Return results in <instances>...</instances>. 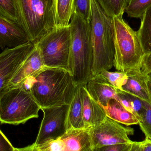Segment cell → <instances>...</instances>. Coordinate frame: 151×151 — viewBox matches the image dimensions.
<instances>
[{
	"mask_svg": "<svg viewBox=\"0 0 151 151\" xmlns=\"http://www.w3.org/2000/svg\"><path fill=\"white\" fill-rule=\"evenodd\" d=\"M76 85L69 71L45 67L20 87L29 91L41 108L70 105Z\"/></svg>",
	"mask_w": 151,
	"mask_h": 151,
	"instance_id": "1",
	"label": "cell"
},
{
	"mask_svg": "<svg viewBox=\"0 0 151 151\" xmlns=\"http://www.w3.org/2000/svg\"><path fill=\"white\" fill-rule=\"evenodd\" d=\"M70 49L69 71L76 86L92 78L93 54L90 21L73 12L70 23Z\"/></svg>",
	"mask_w": 151,
	"mask_h": 151,
	"instance_id": "2",
	"label": "cell"
},
{
	"mask_svg": "<svg viewBox=\"0 0 151 151\" xmlns=\"http://www.w3.org/2000/svg\"><path fill=\"white\" fill-rule=\"evenodd\" d=\"M90 23L93 54L92 77L114 66V58L112 18L104 12L96 0H91Z\"/></svg>",
	"mask_w": 151,
	"mask_h": 151,
	"instance_id": "3",
	"label": "cell"
},
{
	"mask_svg": "<svg viewBox=\"0 0 151 151\" xmlns=\"http://www.w3.org/2000/svg\"><path fill=\"white\" fill-rule=\"evenodd\" d=\"M114 58V66L117 71L127 73L142 70L145 54L134 31L125 22L123 15L112 18Z\"/></svg>",
	"mask_w": 151,
	"mask_h": 151,
	"instance_id": "4",
	"label": "cell"
},
{
	"mask_svg": "<svg viewBox=\"0 0 151 151\" xmlns=\"http://www.w3.org/2000/svg\"><path fill=\"white\" fill-rule=\"evenodd\" d=\"M20 24L35 44L56 27V0H16Z\"/></svg>",
	"mask_w": 151,
	"mask_h": 151,
	"instance_id": "5",
	"label": "cell"
},
{
	"mask_svg": "<svg viewBox=\"0 0 151 151\" xmlns=\"http://www.w3.org/2000/svg\"><path fill=\"white\" fill-rule=\"evenodd\" d=\"M41 110L31 93L22 87H7L0 95L1 124H24L39 117Z\"/></svg>",
	"mask_w": 151,
	"mask_h": 151,
	"instance_id": "6",
	"label": "cell"
},
{
	"mask_svg": "<svg viewBox=\"0 0 151 151\" xmlns=\"http://www.w3.org/2000/svg\"><path fill=\"white\" fill-rule=\"evenodd\" d=\"M71 32L69 26L55 27L37 43L45 67L69 71Z\"/></svg>",
	"mask_w": 151,
	"mask_h": 151,
	"instance_id": "7",
	"label": "cell"
},
{
	"mask_svg": "<svg viewBox=\"0 0 151 151\" xmlns=\"http://www.w3.org/2000/svg\"><path fill=\"white\" fill-rule=\"evenodd\" d=\"M70 105L41 108L43 118L35 142L32 146L40 145L63 136L67 130V119Z\"/></svg>",
	"mask_w": 151,
	"mask_h": 151,
	"instance_id": "8",
	"label": "cell"
},
{
	"mask_svg": "<svg viewBox=\"0 0 151 151\" xmlns=\"http://www.w3.org/2000/svg\"><path fill=\"white\" fill-rule=\"evenodd\" d=\"M91 137L92 151L117 144L129 143V136H133L134 129L124 127L120 123L106 117L98 126L89 129Z\"/></svg>",
	"mask_w": 151,
	"mask_h": 151,
	"instance_id": "9",
	"label": "cell"
},
{
	"mask_svg": "<svg viewBox=\"0 0 151 151\" xmlns=\"http://www.w3.org/2000/svg\"><path fill=\"white\" fill-rule=\"evenodd\" d=\"M35 46L32 43H27L15 48H6L0 53V95Z\"/></svg>",
	"mask_w": 151,
	"mask_h": 151,
	"instance_id": "10",
	"label": "cell"
},
{
	"mask_svg": "<svg viewBox=\"0 0 151 151\" xmlns=\"http://www.w3.org/2000/svg\"><path fill=\"white\" fill-rule=\"evenodd\" d=\"M30 41L23 26L0 16V48H13Z\"/></svg>",
	"mask_w": 151,
	"mask_h": 151,
	"instance_id": "11",
	"label": "cell"
},
{
	"mask_svg": "<svg viewBox=\"0 0 151 151\" xmlns=\"http://www.w3.org/2000/svg\"><path fill=\"white\" fill-rule=\"evenodd\" d=\"M83 116L85 129L96 126L107 116L104 108L89 94L85 84L80 85Z\"/></svg>",
	"mask_w": 151,
	"mask_h": 151,
	"instance_id": "12",
	"label": "cell"
},
{
	"mask_svg": "<svg viewBox=\"0 0 151 151\" xmlns=\"http://www.w3.org/2000/svg\"><path fill=\"white\" fill-rule=\"evenodd\" d=\"M45 67L40 51L35 44L33 49L17 71L7 87H20L27 79L35 75Z\"/></svg>",
	"mask_w": 151,
	"mask_h": 151,
	"instance_id": "13",
	"label": "cell"
},
{
	"mask_svg": "<svg viewBox=\"0 0 151 151\" xmlns=\"http://www.w3.org/2000/svg\"><path fill=\"white\" fill-rule=\"evenodd\" d=\"M85 86L90 95L102 106H106L111 99L117 100V89L106 82L100 74L91 78Z\"/></svg>",
	"mask_w": 151,
	"mask_h": 151,
	"instance_id": "14",
	"label": "cell"
},
{
	"mask_svg": "<svg viewBox=\"0 0 151 151\" xmlns=\"http://www.w3.org/2000/svg\"><path fill=\"white\" fill-rule=\"evenodd\" d=\"M127 74V80L125 85L122 86V90L142 101L151 103V98L148 88V74L142 69Z\"/></svg>",
	"mask_w": 151,
	"mask_h": 151,
	"instance_id": "15",
	"label": "cell"
},
{
	"mask_svg": "<svg viewBox=\"0 0 151 151\" xmlns=\"http://www.w3.org/2000/svg\"><path fill=\"white\" fill-rule=\"evenodd\" d=\"M60 138L63 144L64 151H92L89 129H68Z\"/></svg>",
	"mask_w": 151,
	"mask_h": 151,
	"instance_id": "16",
	"label": "cell"
},
{
	"mask_svg": "<svg viewBox=\"0 0 151 151\" xmlns=\"http://www.w3.org/2000/svg\"><path fill=\"white\" fill-rule=\"evenodd\" d=\"M102 106L107 117L120 124L127 126L139 124L138 119L115 99H111L106 106Z\"/></svg>",
	"mask_w": 151,
	"mask_h": 151,
	"instance_id": "17",
	"label": "cell"
},
{
	"mask_svg": "<svg viewBox=\"0 0 151 151\" xmlns=\"http://www.w3.org/2000/svg\"><path fill=\"white\" fill-rule=\"evenodd\" d=\"M67 126V130L71 129H85L83 116L80 85L76 86L69 106Z\"/></svg>",
	"mask_w": 151,
	"mask_h": 151,
	"instance_id": "18",
	"label": "cell"
},
{
	"mask_svg": "<svg viewBox=\"0 0 151 151\" xmlns=\"http://www.w3.org/2000/svg\"><path fill=\"white\" fill-rule=\"evenodd\" d=\"M74 0H56V27L69 26Z\"/></svg>",
	"mask_w": 151,
	"mask_h": 151,
	"instance_id": "19",
	"label": "cell"
},
{
	"mask_svg": "<svg viewBox=\"0 0 151 151\" xmlns=\"http://www.w3.org/2000/svg\"><path fill=\"white\" fill-rule=\"evenodd\" d=\"M141 19V25L137 31L138 38L145 54L151 53V7Z\"/></svg>",
	"mask_w": 151,
	"mask_h": 151,
	"instance_id": "20",
	"label": "cell"
},
{
	"mask_svg": "<svg viewBox=\"0 0 151 151\" xmlns=\"http://www.w3.org/2000/svg\"><path fill=\"white\" fill-rule=\"evenodd\" d=\"M131 0H96L103 10L109 17L123 15Z\"/></svg>",
	"mask_w": 151,
	"mask_h": 151,
	"instance_id": "21",
	"label": "cell"
},
{
	"mask_svg": "<svg viewBox=\"0 0 151 151\" xmlns=\"http://www.w3.org/2000/svg\"><path fill=\"white\" fill-rule=\"evenodd\" d=\"M148 88L151 98V82L148 81ZM144 110L142 115L139 118L140 126L145 137L151 139V103H149L143 101Z\"/></svg>",
	"mask_w": 151,
	"mask_h": 151,
	"instance_id": "22",
	"label": "cell"
},
{
	"mask_svg": "<svg viewBox=\"0 0 151 151\" xmlns=\"http://www.w3.org/2000/svg\"><path fill=\"white\" fill-rule=\"evenodd\" d=\"M151 7V0H131L125 12L130 17L141 19Z\"/></svg>",
	"mask_w": 151,
	"mask_h": 151,
	"instance_id": "23",
	"label": "cell"
},
{
	"mask_svg": "<svg viewBox=\"0 0 151 151\" xmlns=\"http://www.w3.org/2000/svg\"><path fill=\"white\" fill-rule=\"evenodd\" d=\"M0 16L20 24L16 0H0Z\"/></svg>",
	"mask_w": 151,
	"mask_h": 151,
	"instance_id": "24",
	"label": "cell"
},
{
	"mask_svg": "<svg viewBox=\"0 0 151 151\" xmlns=\"http://www.w3.org/2000/svg\"><path fill=\"white\" fill-rule=\"evenodd\" d=\"M99 74L106 82L118 89L122 90V86L127 80V74L121 71L112 72L105 70Z\"/></svg>",
	"mask_w": 151,
	"mask_h": 151,
	"instance_id": "25",
	"label": "cell"
},
{
	"mask_svg": "<svg viewBox=\"0 0 151 151\" xmlns=\"http://www.w3.org/2000/svg\"><path fill=\"white\" fill-rule=\"evenodd\" d=\"M16 151H64V147L60 137L47 142L40 145L33 146L29 145L22 149H16Z\"/></svg>",
	"mask_w": 151,
	"mask_h": 151,
	"instance_id": "26",
	"label": "cell"
},
{
	"mask_svg": "<svg viewBox=\"0 0 151 151\" xmlns=\"http://www.w3.org/2000/svg\"><path fill=\"white\" fill-rule=\"evenodd\" d=\"M73 12L89 21L91 13V0H74Z\"/></svg>",
	"mask_w": 151,
	"mask_h": 151,
	"instance_id": "27",
	"label": "cell"
},
{
	"mask_svg": "<svg viewBox=\"0 0 151 151\" xmlns=\"http://www.w3.org/2000/svg\"><path fill=\"white\" fill-rule=\"evenodd\" d=\"M132 142L104 146L99 149L97 151H131Z\"/></svg>",
	"mask_w": 151,
	"mask_h": 151,
	"instance_id": "28",
	"label": "cell"
},
{
	"mask_svg": "<svg viewBox=\"0 0 151 151\" xmlns=\"http://www.w3.org/2000/svg\"><path fill=\"white\" fill-rule=\"evenodd\" d=\"M131 151H151V139L145 137L142 142H132Z\"/></svg>",
	"mask_w": 151,
	"mask_h": 151,
	"instance_id": "29",
	"label": "cell"
},
{
	"mask_svg": "<svg viewBox=\"0 0 151 151\" xmlns=\"http://www.w3.org/2000/svg\"><path fill=\"white\" fill-rule=\"evenodd\" d=\"M0 151H16L10 141L0 130Z\"/></svg>",
	"mask_w": 151,
	"mask_h": 151,
	"instance_id": "30",
	"label": "cell"
},
{
	"mask_svg": "<svg viewBox=\"0 0 151 151\" xmlns=\"http://www.w3.org/2000/svg\"><path fill=\"white\" fill-rule=\"evenodd\" d=\"M142 70L147 74L151 72V53L145 54L143 62Z\"/></svg>",
	"mask_w": 151,
	"mask_h": 151,
	"instance_id": "31",
	"label": "cell"
},
{
	"mask_svg": "<svg viewBox=\"0 0 151 151\" xmlns=\"http://www.w3.org/2000/svg\"><path fill=\"white\" fill-rule=\"evenodd\" d=\"M148 76H149V80L151 82V72L148 74Z\"/></svg>",
	"mask_w": 151,
	"mask_h": 151,
	"instance_id": "32",
	"label": "cell"
}]
</instances>
